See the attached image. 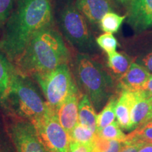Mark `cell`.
Wrapping results in <instances>:
<instances>
[{"instance_id": "484cf974", "label": "cell", "mask_w": 152, "mask_h": 152, "mask_svg": "<svg viewBox=\"0 0 152 152\" xmlns=\"http://www.w3.org/2000/svg\"><path fill=\"white\" fill-rule=\"evenodd\" d=\"M68 152H92V145L70 141Z\"/></svg>"}, {"instance_id": "d4e9b609", "label": "cell", "mask_w": 152, "mask_h": 152, "mask_svg": "<svg viewBox=\"0 0 152 152\" xmlns=\"http://www.w3.org/2000/svg\"><path fill=\"white\" fill-rule=\"evenodd\" d=\"M16 2L17 0H0V28L6 24Z\"/></svg>"}, {"instance_id": "5b68a950", "label": "cell", "mask_w": 152, "mask_h": 152, "mask_svg": "<svg viewBox=\"0 0 152 152\" xmlns=\"http://www.w3.org/2000/svg\"><path fill=\"white\" fill-rule=\"evenodd\" d=\"M2 102L13 113L28 121L40 116L47 109V103L31 80L17 71L13 76L8 94Z\"/></svg>"}, {"instance_id": "3957f363", "label": "cell", "mask_w": 152, "mask_h": 152, "mask_svg": "<svg viewBox=\"0 0 152 152\" xmlns=\"http://www.w3.org/2000/svg\"><path fill=\"white\" fill-rule=\"evenodd\" d=\"M74 73L78 85L96 109L111 97L114 85L102 64L90 55L79 53L74 59Z\"/></svg>"}, {"instance_id": "44dd1931", "label": "cell", "mask_w": 152, "mask_h": 152, "mask_svg": "<svg viewBox=\"0 0 152 152\" xmlns=\"http://www.w3.org/2000/svg\"><path fill=\"white\" fill-rule=\"evenodd\" d=\"M126 17V16H120L116 13L109 12L101 19L99 26L105 33H115L119 30Z\"/></svg>"}, {"instance_id": "8fae6325", "label": "cell", "mask_w": 152, "mask_h": 152, "mask_svg": "<svg viewBox=\"0 0 152 152\" xmlns=\"http://www.w3.org/2000/svg\"><path fill=\"white\" fill-rule=\"evenodd\" d=\"M130 45L135 52L134 60L152 73V30L137 33L131 39Z\"/></svg>"}, {"instance_id": "7c38bea8", "label": "cell", "mask_w": 152, "mask_h": 152, "mask_svg": "<svg viewBox=\"0 0 152 152\" xmlns=\"http://www.w3.org/2000/svg\"><path fill=\"white\" fill-rule=\"evenodd\" d=\"M151 76L149 71L136 62H132L128 71L119 80V87L122 91L138 92L144 90Z\"/></svg>"}, {"instance_id": "52a82bcc", "label": "cell", "mask_w": 152, "mask_h": 152, "mask_svg": "<svg viewBox=\"0 0 152 152\" xmlns=\"http://www.w3.org/2000/svg\"><path fill=\"white\" fill-rule=\"evenodd\" d=\"M30 122L35 127L37 136L47 151H68L69 134L60 123L56 111L47 104L45 113Z\"/></svg>"}, {"instance_id": "f546056e", "label": "cell", "mask_w": 152, "mask_h": 152, "mask_svg": "<svg viewBox=\"0 0 152 152\" xmlns=\"http://www.w3.org/2000/svg\"><path fill=\"white\" fill-rule=\"evenodd\" d=\"M138 152H152V144H144Z\"/></svg>"}, {"instance_id": "30bf717a", "label": "cell", "mask_w": 152, "mask_h": 152, "mask_svg": "<svg viewBox=\"0 0 152 152\" xmlns=\"http://www.w3.org/2000/svg\"><path fill=\"white\" fill-rule=\"evenodd\" d=\"M75 5L89 24L94 28L99 26L104 15L114 10L111 0H75Z\"/></svg>"}, {"instance_id": "4316f807", "label": "cell", "mask_w": 152, "mask_h": 152, "mask_svg": "<svg viewBox=\"0 0 152 152\" xmlns=\"http://www.w3.org/2000/svg\"><path fill=\"white\" fill-rule=\"evenodd\" d=\"M142 147V144H127L123 142L122 148L120 152H138Z\"/></svg>"}, {"instance_id": "2e32d148", "label": "cell", "mask_w": 152, "mask_h": 152, "mask_svg": "<svg viewBox=\"0 0 152 152\" xmlns=\"http://www.w3.org/2000/svg\"><path fill=\"white\" fill-rule=\"evenodd\" d=\"M96 115L94 106L87 94L83 95L79 102L78 122L96 132Z\"/></svg>"}, {"instance_id": "ffe728a7", "label": "cell", "mask_w": 152, "mask_h": 152, "mask_svg": "<svg viewBox=\"0 0 152 152\" xmlns=\"http://www.w3.org/2000/svg\"><path fill=\"white\" fill-rule=\"evenodd\" d=\"M117 99L114 96H111L108 101L107 104L104 106L102 111L97 115L96 118V132L103 129L115 121V106L117 104Z\"/></svg>"}, {"instance_id": "8992f818", "label": "cell", "mask_w": 152, "mask_h": 152, "mask_svg": "<svg viewBox=\"0 0 152 152\" xmlns=\"http://www.w3.org/2000/svg\"><path fill=\"white\" fill-rule=\"evenodd\" d=\"M46 98V103L55 111L72 94L79 92L68 64L42 74L33 75Z\"/></svg>"}, {"instance_id": "9c48e42d", "label": "cell", "mask_w": 152, "mask_h": 152, "mask_svg": "<svg viewBox=\"0 0 152 152\" xmlns=\"http://www.w3.org/2000/svg\"><path fill=\"white\" fill-rule=\"evenodd\" d=\"M128 23L137 33L152 26V0H132L128 7Z\"/></svg>"}, {"instance_id": "6da1fadb", "label": "cell", "mask_w": 152, "mask_h": 152, "mask_svg": "<svg viewBox=\"0 0 152 152\" xmlns=\"http://www.w3.org/2000/svg\"><path fill=\"white\" fill-rule=\"evenodd\" d=\"M50 0H17L4 25L0 39V51L11 61L21 56L33 36L54 26Z\"/></svg>"}, {"instance_id": "d6986e66", "label": "cell", "mask_w": 152, "mask_h": 152, "mask_svg": "<svg viewBox=\"0 0 152 152\" xmlns=\"http://www.w3.org/2000/svg\"><path fill=\"white\" fill-rule=\"evenodd\" d=\"M108 55V66L115 75L121 77L128 71L132 59L125 53L113 52Z\"/></svg>"}, {"instance_id": "603a6c76", "label": "cell", "mask_w": 152, "mask_h": 152, "mask_svg": "<svg viewBox=\"0 0 152 152\" xmlns=\"http://www.w3.org/2000/svg\"><path fill=\"white\" fill-rule=\"evenodd\" d=\"M96 134L107 140H116L121 142H124L126 138V135L121 130V127L117 121H114L111 124L107 125L99 131H97Z\"/></svg>"}, {"instance_id": "4dcf8cb0", "label": "cell", "mask_w": 152, "mask_h": 152, "mask_svg": "<svg viewBox=\"0 0 152 152\" xmlns=\"http://www.w3.org/2000/svg\"><path fill=\"white\" fill-rule=\"evenodd\" d=\"M115 1H116L117 2H118L119 4H121L122 5H124L125 7H129L130 4V3L132 2V0H115Z\"/></svg>"}, {"instance_id": "f1b7e54d", "label": "cell", "mask_w": 152, "mask_h": 152, "mask_svg": "<svg viewBox=\"0 0 152 152\" xmlns=\"http://www.w3.org/2000/svg\"><path fill=\"white\" fill-rule=\"evenodd\" d=\"M143 90L152 99V75L149 77Z\"/></svg>"}, {"instance_id": "4fadbf2b", "label": "cell", "mask_w": 152, "mask_h": 152, "mask_svg": "<svg viewBox=\"0 0 152 152\" xmlns=\"http://www.w3.org/2000/svg\"><path fill=\"white\" fill-rule=\"evenodd\" d=\"M82 96L80 92L72 94L56 110L58 121L68 134L78 123V106Z\"/></svg>"}, {"instance_id": "83f0119b", "label": "cell", "mask_w": 152, "mask_h": 152, "mask_svg": "<svg viewBox=\"0 0 152 152\" xmlns=\"http://www.w3.org/2000/svg\"><path fill=\"white\" fill-rule=\"evenodd\" d=\"M123 146V142L116 140H110L109 149L106 152H120Z\"/></svg>"}, {"instance_id": "5bb4252c", "label": "cell", "mask_w": 152, "mask_h": 152, "mask_svg": "<svg viewBox=\"0 0 152 152\" xmlns=\"http://www.w3.org/2000/svg\"><path fill=\"white\" fill-rule=\"evenodd\" d=\"M151 113L152 99L144 90L136 92V99L131 112L132 129L151 121Z\"/></svg>"}, {"instance_id": "ba28073f", "label": "cell", "mask_w": 152, "mask_h": 152, "mask_svg": "<svg viewBox=\"0 0 152 152\" xmlns=\"http://www.w3.org/2000/svg\"><path fill=\"white\" fill-rule=\"evenodd\" d=\"M9 130L18 152H48L30 121H16L10 125Z\"/></svg>"}, {"instance_id": "ac0fdd59", "label": "cell", "mask_w": 152, "mask_h": 152, "mask_svg": "<svg viewBox=\"0 0 152 152\" xmlns=\"http://www.w3.org/2000/svg\"><path fill=\"white\" fill-rule=\"evenodd\" d=\"M123 143L145 144H152V120L139 125L126 136Z\"/></svg>"}, {"instance_id": "7402d4cb", "label": "cell", "mask_w": 152, "mask_h": 152, "mask_svg": "<svg viewBox=\"0 0 152 152\" xmlns=\"http://www.w3.org/2000/svg\"><path fill=\"white\" fill-rule=\"evenodd\" d=\"M95 135L96 133L79 122L76 124L69 134L70 141L87 145H92Z\"/></svg>"}, {"instance_id": "e0dca14e", "label": "cell", "mask_w": 152, "mask_h": 152, "mask_svg": "<svg viewBox=\"0 0 152 152\" xmlns=\"http://www.w3.org/2000/svg\"><path fill=\"white\" fill-rule=\"evenodd\" d=\"M16 70L9 62V58L0 51V100L2 101L8 94L13 76Z\"/></svg>"}, {"instance_id": "cb8c5ba5", "label": "cell", "mask_w": 152, "mask_h": 152, "mask_svg": "<svg viewBox=\"0 0 152 152\" xmlns=\"http://www.w3.org/2000/svg\"><path fill=\"white\" fill-rule=\"evenodd\" d=\"M96 45L106 54L115 52L118 47V41L113 34L106 33L96 37Z\"/></svg>"}, {"instance_id": "7a4b0ae2", "label": "cell", "mask_w": 152, "mask_h": 152, "mask_svg": "<svg viewBox=\"0 0 152 152\" xmlns=\"http://www.w3.org/2000/svg\"><path fill=\"white\" fill-rule=\"evenodd\" d=\"M69 58V50L62 35L52 26L36 33L15 62L19 73L33 76L67 64Z\"/></svg>"}, {"instance_id": "277c9868", "label": "cell", "mask_w": 152, "mask_h": 152, "mask_svg": "<svg viewBox=\"0 0 152 152\" xmlns=\"http://www.w3.org/2000/svg\"><path fill=\"white\" fill-rule=\"evenodd\" d=\"M56 20L62 36L74 48L83 54L97 50L96 39L89 23L75 5V0H64L58 5Z\"/></svg>"}, {"instance_id": "1f68e13d", "label": "cell", "mask_w": 152, "mask_h": 152, "mask_svg": "<svg viewBox=\"0 0 152 152\" xmlns=\"http://www.w3.org/2000/svg\"><path fill=\"white\" fill-rule=\"evenodd\" d=\"M0 152H11V151L9 149L4 147V146H1V147H0Z\"/></svg>"}, {"instance_id": "d6a6232c", "label": "cell", "mask_w": 152, "mask_h": 152, "mask_svg": "<svg viewBox=\"0 0 152 152\" xmlns=\"http://www.w3.org/2000/svg\"><path fill=\"white\" fill-rule=\"evenodd\" d=\"M151 120H152V113H151Z\"/></svg>"}, {"instance_id": "9a60e30c", "label": "cell", "mask_w": 152, "mask_h": 152, "mask_svg": "<svg viewBox=\"0 0 152 152\" xmlns=\"http://www.w3.org/2000/svg\"><path fill=\"white\" fill-rule=\"evenodd\" d=\"M136 99V92L121 91L117 99L115 116L121 128L131 130V112Z\"/></svg>"}]
</instances>
